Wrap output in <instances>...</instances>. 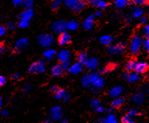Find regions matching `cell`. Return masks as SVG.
Masks as SVG:
<instances>
[{
    "label": "cell",
    "instance_id": "obj_1",
    "mask_svg": "<svg viewBox=\"0 0 149 123\" xmlns=\"http://www.w3.org/2000/svg\"><path fill=\"white\" fill-rule=\"evenodd\" d=\"M142 47V38L140 35L133 37L130 44V51L133 55H137Z\"/></svg>",
    "mask_w": 149,
    "mask_h": 123
},
{
    "label": "cell",
    "instance_id": "obj_2",
    "mask_svg": "<svg viewBox=\"0 0 149 123\" xmlns=\"http://www.w3.org/2000/svg\"><path fill=\"white\" fill-rule=\"evenodd\" d=\"M65 5L74 12H79L84 9L85 3L84 0H65Z\"/></svg>",
    "mask_w": 149,
    "mask_h": 123
},
{
    "label": "cell",
    "instance_id": "obj_3",
    "mask_svg": "<svg viewBox=\"0 0 149 123\" xmlns=\"http://www.w3.org/2000/svg\"><path fill=\"white\" fill-rule=\"evenodd\" d=\"M98 77H99V74L97 73H94V72L86 74L81 80L83 86L84 87H90Z\"/></svg>",
    "mask_w": 149,
    "mask_h": 123
},
{
    "label": "cell",
    "instance_id": "obj_4",
    "mask_svg": "<svg viewBox=\"0 0 149 123\" xmlns=\"http://www.w3.org/2000/svg\"><path fill=\"white\" fill-rule=\"evenodd\" d=\"M45 71V62L42 60L35 62L29 67V72L31 73H42Z\"/></svg>",
    "mask_w": 149,
    "mask_h": 123
},
{
    "label": "cell",
    "instance_id": "obj_5",
    "mask_svg": "<svg viewBox=\"0 0 149 123\" xmlns=\"http://www.w3.org/2000/svg\"><path fill=\"white\" fill-rule=\"evenodd\" d=\"M38 41L42 46L49 47L54 43L55 38L52 35L49 34H41L38 36Z\"/></svg>",
    "mask_w": 149,
    "mask_h": 123
},
{
    "label": "cell",
    "instance_id": "obj_6",
    "mask_svg": "<svg viewBox=\"0 0 149 123\" xmlns=\"http://www.w3.org/2000/svg\"><path fill=\"white\" fill-rule=\"evenodd\" d=\"M66 29V23L63 20H58L52 24V30L56 33H62Z\"/></svg>",
    "mask_w": 149,
    "mask_h": 123
},
{
    "label": "cell",
    "instance_id": "obj_7",
    "mask_svg": "<svg viewBox=\"0 0 149 123\" xmlns=\"http://www.w3.org/2000/svg\"><path fill=\"white\" fill-rule=\"evenodd\" d=\"M125 49V45L123 43H120L114 45V46H109L107 48L108 52L111 55L120 54L123 52Z\"/></svg>",
    "mask_w": 149,
    "mask_h": 123
},
{
    "label": "cell",
    "instance_id": "obj_8",
    "mask_svg": "<svg viewBox=\"0 0 149 123\" xmlns=\"http://www.w3.org/2000/svg\"><path fill=\"white\" fill-rule=\"evenodd\" d=\"M84 65L89 70L95 69L98 66V61L96 58H88L84 62Z\"/></svg>",
    "mask_w": 149,
    "mask_h": 123
},
{
    "label": "cell",
    "instance_id": "obj_9",
    "mask_svg": "<svg viewBox=\"0 0 149 123\" xmlns=\"http://www.w3.org/2000/svg\"><path fill=\"white\" fill-rule=\"evenodd\" d=\"M51 116L52 118H53L54 120L59 121L62 118V116H63V113H62L61 108L59 107V106H55L52 108L51 109Z\"/></svg>",
    "mask_w": 149,
    "mask_h": 123
},
{
    "label": "cell",
    "instance_id": "obj_10",
    "mask_svg": "<svg viewBox=\"0 0 149 123\" xmlns=\"http://www.w3.org/2000/svg\"><path fill=\"white\" fill-rule=\"evenodd\" d=\"M71 41V36L70 35L68 32L63 31V32L60 33V35L59 37V44L60 45H65V44H69Z\"/></svg>",
    "mask_w": 149,
    "mask_h": 123
},
{
    "label": "cell",
    "instance_id": "obj_11",
    "mask_svg": "<svg viewBox=\"0 0 149 123\" xmlns=\"http://www.w3.org/2000/svg\"><path fill=\"white\" fill-rule=\"evenodd\" d=\"M67 70H68L69 73L72 74V75H77V74H79L80 73L82 72V70H83V66H82L81 63L77 62L75 64L70 66Z\"/></svg>",
    "mask_w": 149,
    "mask_h": 123
},
{
    "label": "cell",
    "instance_id": "obj_12",
    "mask_svg": "<svg viewBox=\"0 0 149 123\" xmlns=\"http://www.w3.org/2000/svg\"><path fill=\"white\" fill-rule=\"evenodd\" d=\"M95 22V16L94 15H90L88 17L86 18L85 20H84L83 27L85 30H91L92 29L93 25Z\"/></svg>",
    "mask_w": 149,
    "mask_h": 123
},
{
    "label": "cell",
    "instance_id": "obj_13",
    "mask_svg": "<svg viewBox=\"0 0 149 123\" xmlns=\"http://www.w3.org/2000/svg\"><path fill=\"white\" fill-rule=\"evenodd\" d=\"M148 64L146 62H137V64L135 66L134 71L137 73H144L148 70Z\"/></svg>",
    "mask_w": 149,
    "mask_h": 123
},
{
    "label": "cell",
    "instance_id": "obj_14",
    "mask_svg": "<svg viewBox=\"0 0 149 123\" xmlns=\"http://www.w3.org/2000/svg\"><path fill=\"white\" fill-rule=\"evenodd\" d=\"M34 16V10L31 8H27V10L23 11L22 13L20 14V20H24L29 21Z\"/></svg>",
    "mask_w": 149,
    "mask_h": 123
},
{
    "label": "cell",
    "instance_id": "obj_15",
    "mask_svg": "<svg viewBox=\"0 0 149 123\" xmlns=\"http://www.w3.org/2000/svg\"><path fill=\"white\" fill-rule=\"evenodd\" d=\"M144 99V94H143L142 92H139V93L134 94V95L132 97L131 101H132L134 103L136 104H137V105H141V104L143 103Z\"/></svg>",
    "mask_w": 149,
    "mask_h": 123
},
{
    "label": "cell",
    "instance_id": "obj_16",
    "mask_svg": "<svg viewBox=\"0 0 149 123\" xmlns=\"http://www.w3.org/2000/svg\"><path fill=\"white\" fill-rule=\"evenodd\" d=\"M70 53L66 49L61 50L58 54V59L60 62L67 61L70 59Z\"/></svg>",
    "mask_w": 149,
    "mask_h": 123
},
{
    "label": "cell",
    "instance_id": "obj_17",
    "mask_svg": "<svg viewBox=\"0 0 149 123\" xmlns=\"http://www.w3.org/2000/svg\"><path fill=\"white\" fill-rule=\"evenodd\" d=\"M123 91V86H114L113 88H112L109 91V95L113 97H119L120 94H122Z\"/></svg>",
    "mask_w": 149,
    "mask_h": 123
},
{
    "label": "cell",
    "instance_id": "obj_18",
    "mask_svg": "<svg viewBox=\"0 0 149 123\" xmlns=\"http://www.w3.org/2000/svg\"><path fill=\"white\" fill-rule=\"evenodd\" d=\"M27 45H28V41L27 38H21V39L18 40L16 43V48L19 51L25 48Z\"/></svg>",
    "mask_w": 149,
    "mask_h": 123
},
{
    "label": "cell",
    "instance_id": "obj_19",
    "mask_svg": "<svg viewBox=\"0 0 149 123\" xmlns=\"http://www.w3.org/2000/svg\"><path fill=\"white\" fill-rule=\"evenodd\" d=\"M63 73V69L61 66V65H56L52 69V73L53 76H60Z\"/></svg>",
    "mask_w": 149,
    "mask_h": 123
},
{
    "label": "cell",
    "instance_id": "obj_20",
    "mask_svg": "<svg viewBox=\"0 0 149 123\" xmlns=\"http://www.w3.org/2000/svg\"><path fill=\"white\" fill-rule=\"evenodd\" d=\"M137 62L134 59H132V60H130L129 62H127V64L125 66V68H126V70L127 72H133L134 71L135 66L137 64Z\"/></svg>",
    "mask_w": 149,
    "mask_h": 123
},
{
    "label": "cell",
    "instance_id": "obj_21",
    "mask_svg": "<svg viewBox=\"0 0 149 123\" xmlns=\"http://www.w3.org/2000/svg\"><path fill=\"white\" fill-rule=\"evenodd\" d=\"M113 41V37L110 35H103L100 38V43L103 45H109Z\"/></svg>",
    "mask_w": 149,
    "mask_h": 123
},
{
    "label": "cell",
    "instance_id": "obj_22",
    "mask_svg": "<svg viewBox=\"0 0 149 123\" xmlns=\"http://www.w3.org/2000/svg\"><path fill=\"white\" fill-rule=\"evenodd\" d=\"M79 27L78 23L76 20H70L69 22L66 23V29L70 30H75Z\"/></svg>",
    "mask_w": 149,
    "mask_h": 123
},
{
    "label": "cell",
    "instance_id": "obj_23",
    "mask_svg": "<svg viewBox=\"0 0 149 123\" xmlns=\"http://www.w3.org/2000/svg\"><path fill=\"white\" fill-rule=\"evenodd\" d=\"M104 85H105V79H103V78L98 77V78L95 80V82L93 83L91 86H94V87H96V88L100 89L102 88V87H103Z\"/></svg>",
    "mask_w": 149,
    "mask_h": 123
},
{
    "label": "cell",
    "instance_id": "obj_24",
    "mask_svg": "<svg viewBox=\"0 0 149 123\" xmlns=\"http://www.w3.org/2000/svg\"><path fill=\"white\" fill-rule=\"evenodd\" d=\"M43 55H44L45 58L48 61H49V60H51L52 58L55 57V55H56V51L54 49H51V48H50V49H47L45 51Z\"/></svg>",
    "mask_w": 149,
    "mask_h": 123
},
{
    "label": "cell",
    "instance_id": "obj_25",
    "mask_svg": "<svg viewBox=\"0 0 149 123\" xmlns=\"http://www.w3.org/2000/svg\"><path fill=\"white\" fill-rule=\"evenodd\" d=\"M139 75L137 73H131L128 74V76H127V80L130 82V83H134V82L137 81L138 79H139Z\"/></svg>",
    "mask_w": 149,
    "mask_h": 123
},
{
    "label": "cell",
    "instance_id": "obj_26",
    "mask_svg": "<svg viewBox=\"0 0 149 123\" xmlns=\"http://www.w3.org/2000/svg\"><path fill=\"white\" fill-rule=\"evenodd\" d=\"M124 102V99L123 97H115V99L112 101V105L113 108H119L120 106L122 105L123 104Z\"/></svg>",
    "mask_w": 149,
    "mask_h": 123
},
{
    "label": "cell",
    "instance_id": "obj_27",
    "mask_svg": "<svg viewBox=\"0 0 149 123\" xmlns=\"http://www.w3.org/2000/svg\"><path fill=\"white\" fill-rule=\"evenodd\" d=\"M104 122L107 123H116L117 122V118L115 115H113V113H110L109 115L105 118V120L104 121Z\"/></svg>",
    "mask_w": 149,
    "mask_h": 123
},
{
    "label": "cell",
    "instance_id": "obj_28",
    "mask_svg": "<svg viewBox=\"0 0 149 123\" xmlns=\"http://www.w3.org/2000/svg\"><path fill=\"white\" fill-rule=\"evenodd\" d=\"M115 6L119 9L125 7L128 4V0H115Z\"/></svg>",
    "mask_w": 149,
    "mask_h": 123
},
{
    "label": "cell",
    "instance_id": "obj_29",
    "mask_svg": "<svg viewBox=\"0 0 149 123\" xmlns=\"http://www.w3.org/2000/svg\"><path fill=\"white\" fill-rule=\"evenodd\" d=\"M56 94V95H55V97H56V99H57V100H60V99H62L63 97H64V95L66 94V91H64V90H63V89H61V90H58V91L55 93Z\"/></svg>",
    "mask_w": 149,
    "mask_h": 123
},
{
    "label": "cell",
    "instance_id": "obj_30",
    "mask_svg": "<svg viewBox=\"0 0 149 123\" xmlns=\"http://www.w3.org/2000/svg\"><path fill=\"white\" fill-rule=\"evenodd\" d=\"M143 12H143V10H142L141 8L138 7L133 12V17L135 18H139L143 15Z\"/></svg>",
    "mask_w": 149,
    "mask_h": 123
},
{
    "label": "cell",
    "instance_id": "obj_31",
    "mask_svg": "<svg viewBox=\"0 0 149 123\" xmlns=\"http://www.w3.org/2000/svg\"><path fill=\"white\" fill-rule=\"evenodd\" d=\"M91 107L94 108V110H95L98 107H99L101 105L100 101L98 99L92 98L91 100Z\"/></svg>",
    "mask_w": 149,
    "mask_h": 123
},
{
    "label": "cell",
    "instance_id": "obj_32",
    "mask_svg": "<svg viewBox=\"0 0 149 123\" xmlns=\"http://www.w3.org/2000/svg\"><path fill=\"white\" fill-rule=\"evenodd\" d=\"M87 59H88V56H87V54H86L85 52H81V53L79 54L78 61L80 63H81V64H84Z\"/></svg>",
    "mask_w": 149,
    "mask_h": 123
},
{
    "label": "cell",
    "instance_id": "obj_33",
    "mask_svg": "<svg viewBox=\"0 0 149 123\" xmlns=\"http://www.w3.org/2000/svg\"><path fill=\"white\" fill-rule=\"evenodd\" d=\"M142 46L146 50L147 52H148L149 50V39L148 37H146L144 39H142Z\"/></svg>",
    "mask_w": 149,
    "mask_h": 123
},
{
    "label": "cell",
    "instance_id": "obj_34",
    "mask_svg": "<svg viewBox=\"0 0 149 123\" xmlns=\"http://www.w3.org/2000/svg\"><path fill=\"white\" fill-rule=\"evenodd\" d=\"M96 6H97L98 8H100V9L103 10V9L106 8V6H108V3H106L105 1H104V0H98V2L97 3Z\"/></svg>",
    "mask_w": 149,
    "mask_h": 123
},
{
    "label": "cell",
    "instance_id": "obj_35",
    "mask_svg": "<svg viewBox=\"0 0 149 123\" xmlns=\"http://www.w3.org/2000/svg\"><path fill=\"white\" fill-rule=\"evenodd\" d=\"M62 4V0H54L52 2V9L54 10H56L58 8L61 6Z\"/></svg>",
    "mask_w": 149,
    "mask_h": 123
},
{
    "label": "cell",
    "instance_id": "obj_36",
    "mask_svg": "<svg viewBox=\"0 0 149 123\" xmlns=\"http://www.w3.org/2000/svg\"><path fill=\"white\" fill-rule=\"evenodd\" d=\"M122 122L123 123H133L134 122V120H133V118L132 117H130L129 115H126L124 117H123L122 118Z\"/></svg>",
    "mask_w": 149,
    "mask_h": 123
},
{
    "label": "cell",
    "instance_id": "obj_37",
    "mask_svg": "<svg viewBox=\"0 0 149 123\" xmlns=\"http://www.w3.org/2000/svg\"><path fill=\"white\" fill-rule=\"evenodd\" d=\"M132 2L134 3V4H136V5L144 6L148 4V0H132Z\"/></svg>",
    "mask_w": 149,
    "mask_h": 123
},
{
    "label": "cell",
    "instance_id": "obj_38",
    "mask_svg": "<svg viewBox=\"0 0 149 123\" xmlns=\"http://www.w3.org/2000/svg\"><path fill=\"white\" fill-rule=\"evenodd\" d=\"M29 26V21L24 20H20V23H19V27L21 28H27Z\"/></svg>",
    "mask_w": 149,
    "mask_h": 123
},
{
    "label": "cell",
    "instance_id": "obj_39",
    "mask_svg": "<svg viewBox=\"0 0 149 123\" xmlns=\"http://www.w3.org/2000/svg\"><path fill=\"white\" fill-rule=\"evenodd\" d=\"M61 66L63 67V70H67V69L70 68V62L69 61V60H67V61L62 62Z\"/></svg>",
    "mask_w": 149,
    "mask_h": 123
},
{
    "label": "cell",
    "instance_id": "obj_40",
    "mask_svg": "<svg viewBox=\"0 0 149 123\" xmlns=\"http://www.w3.org/2000/svg\"><path fill=\"white\" fill-rule=\"evenodd\" d=\"M33 4H34L33 0H24V3H23V5H24L26 8H31Z\"/></svg>",
    "mask_w": 149,
    "mask_h": 123
},
{
    "label": "cell",
    "instance_id": "obj_41",
    "mask_svg": "<svg viewBox=\"0 0 149 123\" xmlns=\"http://www.w3.org/2000/svg\"><path fill=\"white\" fill-rule=\"evenodd\" d=\"M143 34H144L146 37H148L149 36V26L148 25H145L143 28Z\"/></svg>",
    "mask_w": 149,
    "mask_h": 123
},
{
    "label": "cell",
    "instance_id": "obj_42",
    "mask_svg": "<svg viewBox=\"0 0 149 123\" xmlns=\"http://www.w3.org/2000/svg\"><path fill=\"white\" fill-rule=\"evenodd\" d=\"M6 32V28L3 26H0V37L5 35Z\"/></svg>",
    "mask_w": 149,
    "mask_h": 123
},
{
    "label": "cell",
    "instance_id": "obj_43",
    "mask_svg": "<svg viewBox=\"0 0 149 123\" xmlns=\"http://www.w3.org/2000/svg\"><path fill=\"white\" fill-rule=\"evenodd\" d=\"M137 114V110H135V109H131L130 111L128 112V114H127V115L130 116V117H133V116L136 115Z\"/></svg>",
    "mask_w": 149,
    "mask_h": 123
},
{
    "label": "cell",
    "instance_id": "obj_44",
    "mask_svg": "<svg viewBox=\"0 0 149 123\" xmlns=\"http://www.w3.org/2000/svg\"><path fill=\"white\" fill-rule=\"evenodd\" d=\"M13 3L15 6H22L24 3V0H13Z\"/></svg>",
    "mask_w": 149,
    "mask_h": 123
},
{
    "label": "cell",
    "instance_id": "obj_45",
    "mask_svg": "<svg viewBox=\"0 0 149 123\" xmlns=\"http://www.w3.org/2000/svg\"><path fill=\"white\" fill-rule=\"evenodd\" d=\"M86 2H88L89 4L92 6H96L97 3L98 2V0H86Z\"/></svg>",
    "mask_w": 149,
    "mask_h": 123
},
{
    "label": "cell",
    "instance_id": "obj_46",
    "mask_svg": "<svg viewBox=\"0 0 149 123\" xmlns=\"http://www.w3.org/2000/svg\"><path fill=\"white\" fill-rule=\"evenodd\" d=\"M6 83L5 77L3 76H0V86H3Z\"/></svg>",
    "mask_w": 149,
    "mask_h": 123
},
{
    "label": "cell",
    "instance_id": "obj_47",
    "mask_svg": "<svg viewBox=\"0 0 149 123\" xmlns=\"http://www.w3.org/2000/svg\"><path fill=\"white\" fill-rule=\"evenodd\" d=\"M6 25H7V27L11 30L14 29V28H15V24L12 22H8L7 23H6Z\"/></svg>",
    "mask_w": 149,
    "mask_h": 123
},
{
    "label": "cell",
    "instance_id": "obj_48",
    "mask_svg": "<svg viewBox=\"0 0 149 123\" xmlns=\"http://www.w3.org/2000/svg\"><path fill=\"white\" fill-rule=\"evenodd\" d=\"M50 90H51V91L52 93H56V92L59 90V87H58V86H56V85H55V86H52Z\"/></svg>",
    "mask_w": 149,
    "mask_h": 123
},
{
    "label": "cell",
    "instance_id": "obj_49",
    "mask_svg": "<svg viewBox=\"0 0 149 123\" xmlns=\"http://www.w3.org/2000/svg\"><path fill=\"white\" fill-rule=\"evenodd\" d=\"M95 111H97V112H99V113H102V112H103L104 111V108H102V106L100 105L99 107H98L97 108L95 109Z\"/></svg>",
    "mask_w": 149,
    "mask_h": 123
},
{
    "label": "cell",
    "instance_id": "obj_50",
    "mask_svg": "<svg viewBox=\"0 0 149 123\" xmlns=\"http://www.w3.org/2000/svg\"><path fill=\"white\" fill-rule=\"evenodd\" d=\"M12 78L14 79H20V76L19 73H15L12 76Z\"/></svg>",
    "mask_w": 149,
    "mask_h": 123
},
{
    "label": "cell",
    "instance_id": "obj_51",
    "mask_svg": "<svg viewBox=\"0 0 149 123\" xmlns=\"http://www.w3.org/2000/svg\"><path fill=\"white\" fill-rule=\"evenodd\" d=\"M62 99H63V101L64 102H66V101H68L69 100H70V95H68L67 94H66Z\"/></svg>",
    "mask_w": 149,
    "mask_h": 123
},
{
    "label": "cell",
    "instance_id": "obj_52",
    "mask_svg": "<svg viewBox=\"0 0 149 123\" xmlns=\"http://www.w3.org/2000/svg\"><path fill=\"white\" fill-rule=\"evenodd\" d=\"M31 89V85L29 84H26L24 86V92H27Z\"/></svg>",
    "mask_w": 149,
    "mask_h": 123
},
{
    "label": "cell",
    "instance_id": "obj_53",
    "mask_svg": "<svg viewBox=\"0 0 149 123\" xmlns=\"http://www.w3.org/2000/svg\"><path fill=\"white\" fill-rule=\"evenodd\" d=\"M147 22V18L146 17H141V20H140V23H145Z\"/></svg>",
    "mask_w": 149,
    "mask_h": 123
},
{
    "label": "cell",
    "instance_id": "obj_54",
    "mask_svg": "<svg viewBox=\"0 0 149 123\" xmlns=\"http://www.w3.org/2000/svg\"><path fill=\"white\" fill-rule=\"evenodd\" d=\"M3 50H4V45L3 43H0V54L3 53Z\"/></svg>",
    "mask_w": 149,
    "mask_h": 123
},
{
    "label": "cell",
    "instance_id": "obj_55",
    "mask_svg": "<svg viewBox=\"0 0 149 123\" xmlns=\"http://www.w3.org/2000/svg\"><path fill=\"white\" fill-rule=\"evenodd\" d=\"M95 16H96V17H101V16H102V12H101L100 10H98V11H96Z\"/></svg>",
    "mask_w": 149,
    "mask_h": 123
},
{
    "label": "cell",
    "instance_id": "obj_56",
    "mask_svg": "<svg viewBox=\"0 0 149 123\" xmlns=\"http://www.w3.org/2000/svg\"><path fill=\"white\" fill-rule=\"evenodd\" d=\"M130 20H131V16L130 15H127L126 16V20H127L129 22V21H130Z\"/></svg>",
    "mask_w": 149,
    "mask_h": 123
},
{
    "label": "cell",
    "instance_id": "obj_57",
    "mask_svg": "<svg viewBox=\"0 0 149 123\" xmlns=\"http://www.w3.org/2000/svg\"><path fill=\"white\" fill-rule=\"evenodd\" d=\"M113 108H109V109H107V110H106V112H107V113H109V114L113 113Z\"/></svg>",
    "mask_w": 149,
    "mask_h": 123
},
{
    "label": "cell",
    "instance_id": "obj_58",
    "mask_svg": "<svg viewBox=\"0 0 149 123\" xmlns=\"http://www.w3.org/2000/svg\"><path fill=\"white\" fill-rule=\"evenodd\" d=\"M2 114H3V115H8L7 111H5V110H4V111H2Z\"/></svg>",
    "mask_w": 149,
    "mask_h": 123
},
{
    "label": "cell",
    "instance_id": "obj_59",
    "mask_svg": "<svg viewBox=\"0 0 149 123\" xmlns=\"http://www.w3.org/2000/svg\"><path fill=\"white\" fill-rule=\"evenodd\" d=\"M127 76H128V74H127V73H123V78H127Z\"/></svg>",
    "mask_w": 149,
    "mask_h": 123
},
{
    "label": "cell",
    "instance_id": "obj_60",
    "mask_svg": "<svg viewBox=\"0 0 149 123\" xmlns=\"http://www.w3.org/2000/svg\"><path fill=\"white\" fill-rule=\"evenodd\" d=\"M2 104H3V102H2V98L0 97V108H1V106H2Z\"/></svg>",
    "mask_w": 149,
    "mask_h": 123
}]
</instances>
